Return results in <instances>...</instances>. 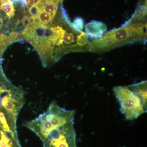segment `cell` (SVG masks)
Returning a JSON list of instances; mask_svg holds the SVG:
<instances>
[{
    "mask_svg": "<svg viewBox=\"0 0 147 147\" xmlns=\"http://www.w3.org/2000/svg\"><path fill=\"white\" fill-rule=\"evenodd\" d=\"M75 115L74 110H66L53 101L46 112L24 125L39 137L43 147H77Z\"/></svg>",
    "mask_w": 147,
    "mask_h": 147,
    "instance_id": "1",
    "label": "cell"
},
{
    "mask_svg": "<svg viewBox=\"0 0 147 147\" xmlns=\"http://www.w3.org/2000/svg\"><path fill=\"white\" fill-rule=\"evenodd\" d=\"M146 23H125L119 28L105 33L98 39L89 42L88 51L102 52L120 45L146 41Z\"/></svg>",
    "mask_w": 147,
    "mask_h": 147,
    "instance_id": "2",
    "label": "cell"
},
{
    "mask_svg": "<svg viewBox=\"0 0 147 147\" xmlns=\"http://www.w3.org/2000/svg\"><path fill=\"white\" fill-rule=\"evenodd\" d=\"M114 94L120 105V110L127 120H133L146 113L142 100L128 86L114 87Z\"/></svg>",
    "mask_w": 147,
    "mask_h": 147,
    "instance_id": "3",
    "label": "cell"
},
{
    "mask_svg": "<svg viewBox=\"0 0 147 147\" xmlns=\"http://www.w3.org/2000/svg\"><path fill=\"white\" fill-rule=\"evenodd\" d=\"M86 33L91 39H97L102 36L107 30L105 24L101 22L92 20L85 27Z\"/></svg>",
    "mask_w": 147,
    "mask_h": 147,
    "instance_id": "4",
    "label": "cell"
},
{
    "mask_svg": "<svg viewBox=\"0 0 147 147\" xmlns=\"http://www.w3.org/2000/svg\"><path fill=\"white\" fill-rule=\"evenodd\" d=\"M0 147H22L17 133L5 131L0 126Z\"/></svg>",
    "mask_w": 147,
    "mask_h": 147,
    "instance_id": "5",
    "label": "cell"
},
{
    "mask_svg": "<svg viewBox=\"0 0 147 147\" xmlns=\"http://www.w3.org/2000/svg\"><path fill=\"white\" fill-rule=\"evenodd\" d=\"M128 87L139 96L145 107L147 108V81L132 84Z\"/></svg>",
    "mask_w": 147,
    "mask_h": 147,
    "instance_id": "6",
    "label": "cell"
},
{
    "mask_svg": "<svg viewBox=\"0 0 147 147\" xmlns=\"http://www.w3.org/2000/svg\"><path fill=\"white\" fill-rule=\"evenodd\" d=\"M0 9L3 11L9 18H12L14 15L15 10L13 3L11 0L1 3Z\"/></svg>",
    "mask_w": 147,
    "mask_h": 147,
    "instance_id": "7",
    "label": "cell"
},
{
    "mask_svg": "<svg viewBox=\"0 0 147 147\" xmlns=\"http://www.w3.org/2000/svg\"><path fill=\"white\" fill-rule=\"evenodd\" d=\"M40 21V24L46 26H50L53 22V18L49 13L45 12L43 11H40L37 16Z\"/></svg>",
    "mask_w": 147,
    "mask_h": 147,
    "instance_id": "8",
    "label": "cell"
},
{
    "mask_svg": "<svg viewBox=\"0 0 147 147\" xmlns=\"http://www.w3.org/2000/svg\"><path fill=\"white\" fill-rule=\"evenodd\" d=\"M57 5L54 3L51 0H48V1L43 7L42 10L50 14L51 16L54 18L57 13Z\"/></svg>",
    "mask_w": 147,
    "mask_h": 147,
    "instance_id": "9",
    "label": "cell"
},
{
    "mask_svg": "<svg viewBox=\"0 0 147 147\" xmlns=\"http://www.w3.org/2000/svg\"><path fill=\"white\" fill-rule=\"evenodd\" d=\"M72 27L78 31H82L84 28V21L81 17H77L74 20L73 24H71Z\"/></svg>",
    "mask_w": 147,
    "mask_h": 147,
    "instance_id": "10",
    "label": "cell"
},
{
    "mask_svg": "<svg viewBox=\"0 0 147 147\" xmlns=\"http://www.w3.org/2000/svg\"><path fill=\"white\" fill-rule=\"evenodd\" d=\"M28 12L30 13V17L34 18V17L37 16L38 13H39L40 10L38 8L36 5L35 4L34 5L29 7Z\"/></svg>",
    "mask_w": 147,
    "mask_h": 147,
    "instance_id": "11",
    "label": "cell"
},
{
    "mask_svg": "<svg viewBox=\"0 0 147 147\" xmlns=\"http://www.w3.org/2000/svg\"><path fill=\"white\" fill-rule=\"evenodd\" d=\"M27 3V7H31L35 4L36 0H26Z\"/></svg>",
    "mask_w": 147,
    "mask_h": 147,
    "instance_id": "12",
    "label": "cell"
}]
</instances>
